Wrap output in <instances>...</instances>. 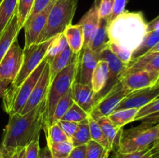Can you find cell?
<instances>
[{
  "label": "cell",
  "mask_w": 159,
  "mask_h": 158,
  "mask_svg": "<svg viewBox=\"0 0 159 158\" xmlns=\"http://www.w3.org/2000/svg\"><path fill=\"white\" fill-rule=\"evenodd\" d=\"M46 108L47 96L29 112L9 116L1 143V149L5 153L24 148L40 134L43 126Z\"/></svg>",
  "instance_id": "1"
},
{
  "label": "cell",
  "mask_w": 159,
  "mask_h": 158,
  "mask_svg": "<svg viewBox=\"0 0 159 158\" xmlns=\"http://www.w3.org/2000/svg\"><path fill=\"white\" fill-rule=\"evenodd\" d=\"M148 32V23L141 12L125 10L108 23L110 42L133 54Z\"/></svg>",
  "instance_id": "2"
},
{
  "label": "cell",
  "mask_w": 159,
  "mask_h": 158,
  "mask_svg": "<svg viewBox=\"0 0 159 158\" xmlns=\"http://www.w3.org/2000/svg\"><path fill=\"white\" fill-rule=\"evenodd\" d=\"M79 55L73 63L64 68L55 76L50 85L47 94V108L43 126L44 133L51 126V119L57 102L71 89L73 83L75 81L79 68Z\"/></svg>",
  "instance_id": "3"
},
{
  "label": "cell",
  "mask_w": 159,
  "mask_h": 158,
  "mask_svg": "<svg viewBox=\"0 0 159 158\" xmlns=\"http://www.w3.org/2000/svg\"><path fill=\"white\" fill-rule=\"evenodd\" d=\"M77 6L78 0H56L37 43H43L62 33L71 25Z\"/></svg>",
  "instance_id": "4"
},
{
  "label": "cell",
  "mask_w": 159,
  "mask_h": 158,
  "mask_svg": "<svg viewBox=\"0 0 159 158\" xmlns=\"http://www.w3.org/2000/svg\"><path fill=\"white\" fill-rule=\"evenodd\" d=\"M159 138V123L144 121L135 128L123 130L117 153H130L151 147Z\"/></svg>",
  "instance_id": "5"
},
{
  "label": "cell",
  "mask_w": 159,
  "mask_h": 158,
  "mask_svg": "<svg viewBox=\"0 0 159 158\" xmlns=\"http://www.w3.org/2000/svg\"><path fill=\"white\" fill-rule=\"evenodd\" d=\"M48 60L49 59L48 57H45L32 74L20 86L16 88H9L8 87L2 97L3 108L7 114L11 116L18 113L23 108L38 81Z\"/></svg>",
  "instance_id": "6"
},
{
  "label": "cell",
  "mask_w": 159,
  "mask_h": 158,
  "mask_svg": "<svg viewBox=\"0 0 159 158\" xmlns=\"http://www.w3.org/2000/svg\"><path fill=\"white\" fill-rule=\"evenodd\" d=\"M53 39L54 38L50 39L43 43H36L28 48L23 49V64L15 80L9 85V88H16L19 87L32 74L33 71L46 57L47 53Z\"/></svg>",
  "instance_id": "7"
},
{
  "label": "cell",
  "mask_w": 159,
  "mask_h": 158,
  "mask_svg": "<svg viewBox=\"0 0 159 158\" xmlns=\"http://www.w3.org/2000/svg\"><path fill=\"white\" fill-rule=\"evenodd\" d=\"M127 94H128L126 92L120 81L118 80L108 92L96 101L95 105L89 113V116L95 121H97L104 116L107 117L116 109L120 102Z\"/></svg>",
  "instance_id": "8"
},
{
  "label": "cell",
  "mask_w": 159,
  "mask_h": 158,
  "mask_svg": "<svg viewBox=\"0 0 159 158\" xmlns=\"http://www.w3.org/2000/svg\"><path fill=\"white\" fill-rule=\"evenodd\" d=\"M23 49L16 40L0 61V81L11 85L23 64Z\"/></svg>",
  "instance_id": "9"
},
{
  "label": "cell",
  "mask_w": 159,
  "mask_h": 158,
  "mask_svg": "<svg viewBox=\"0 0 159 158\" xmlns=\"http://www.w3.org/2000/svg\"><path fill=\"white\" fill-rule=\"evenodd\" d=\"M159 73L156 71L138 70V71L124 72L120 77L123 88L127 94L137 90L143 89L156 85Z\"/></svg>",
  "instance_id": "10"
},
{
  "label": "cell",
  "mask_w": 159,
  "mask_h": 158,
  "mask_svg": "<svg viewBox=\"0 0 159 158\" xmlns=\"http://www.w3.org/2000/svg\"><path fill=\"white\" fill-rule=\"evenodd\" d=\"M158 97L159 85H155L148 88L137 90L127 94L114 111L124 108L140 109Z\"/></svg>",
  "instance_id": "11"
},
{
  "label": "cell",
  "mask_w": 159,
  "mask_h": 158,
  "mask_svg": "<svg viewBox=\"0 0 159 158\" xmlns=\"http://www.w3.org/2000/svg\"><path fill=\"white\" fill-rule=\"evenodd\" d=\"M51 85V76H50V60L45 65V68L33 89L27 102L20 111V115H24L35 108L44 99L48 94Z\"/></svg>",
  "instance_id": "12"
},
{
  "label": "cell",
  "mask_w": 159,
  "mask_h": 158,
  "mask_svg": "<svg viewBox=\"0 0 159 158\" xmlns=\"http://www.w3.org/2000/svg\"><path fill=\"white\" fill-rule=\"evenodd\" d=\"M55 1L56 0H54L43 10L26 22L23 26L25 31V46L23 49L28 48L31 45L37 43L39 35L45 26L50 11L54 6Z\"/></svg>",
  "instance_id": "13"
},
{
  "label": "cell",
  "mask_w": 159,
  "mask_h": 158,
  "mask_svg": "<svg viewBox=\"0 0 159 158\" xmlns=\"http://www.w3.org/2000/svg\"><path fill=\"white\" fill-rule=\"evenodd\" d=\"M99 60H103L107 61L109 68V77L105 88L101 92L96 94L97 100L110 91V88L118 81L120 75L127 68V64L121 62L108 48L105 49L99 54Z\"/></svg>",
  "instance_id": "14"
},
{
  "label": "cell",
  "mask_w": 159,
  "mask_h": 158,
  "mask_svg": "<svg viewBox=\"0 0 159 158\" xmlns=\"http://www.w3.org/2000/svg\"><path fill=\"white\" fill-rule=\"evenodd\" d=\"M99 58L89 47H83L79 55V64L75 81L91 87L93 71Z\"/></svg>",
  "instance_id": "15"
},
{
  "label": "cell",
  "mask_w": 159,
  "mask_h": 158,
  "mask_svg": "<svg viewBox=\"0 0 159 158\" xmlns=\"http://www.w3.org/2000/svg\"><path fill=\"white\" fill-rule=\"evenodd\" d=\"M71 90L74 103L89 114L97 101L96 93L90 86L82 85L77 81L73 83Z\"/></svg>",
  "instance_id": "16"
},
{
  "label": "cell",
  "mask_w": 159,
  "mask_h": 158,
  "mask_svg": "<svg viewBox=\"0 0 159 158\" xmlns=\"http://www.w3.org/2000/svg\"><path fill=\"white\" fill-rule=\"evenodd\" d=\"M99 15L98 12V6L93 4L92 7L88 12L82 16L78 24L81 25L83 30L84 35V46L83 47L88 46L89 43L91 42L97 31L99 24Z\"/></svg>",
  "instance_id": "17"
},
{
  "label": "cell",
  "mask_w": 159,
  "mask_h": 158,
  "mask_svg": "<svg viewBox=\"0 0 159 158\" xmlns=\"http://www.w3.org/2000/svg\"><path fill=\"white\" fill-rule=\"evenodd\" d=\"M21 29L22 28L20 27L19 23L17 13L16 12L6 27L5 28L2 35L0 36V61L8 50L10 48L11 45L16 40H17L18 34Z\"/></svg>",
  "instance_id": "18"
},
{
  "label": "cell",
  "mask_w": 159,
  "mask_h": 158,
  "mask_svg": "<svg viewBox=\"0 0 159 158\" xmlns=\"http://www.w3.org/2000/svg\"><path fill=\"white\" fill-rule=\"evenodd\" d=\"M138 70H146L159 73V52H148L138 58L130 60L124 72Z\"/></svg>",
  "instance_id": "19"
},
{
  "label": "cell",
  "mask_w": 159,
  "mask_h": 158,
  "mask_svg": "<svg viewBox=\"0 0 159 158\" xmlns=\"http://www.w3.org/2000/svg\"><path fill=\"white\" fill-rule=\"evenodd\" d=\"M109 42L108 21L106 19H100L97 31L86 47L89 48L99 58V54L105 49H107Z\"/></svg>",
  "instance_id": "20"
},
{
  "label": "cell",
  "mask_w": 159,
  "mask_h": 158,
  "mask_svg": "<svg viewBox=\"0 0 159 158\" xmlns=\"http://www.w3.org/2000/svg\"><path fill=\"white\" fill-rule=\"evenodd\" d=\"M79 54H73L72 51L67 46L61 53L56 55L50 60V76H51V84L53 81L55 76L60 72L61 71L71 64L75 61L79 57Z\"/></svg>",
  "instance_id": "21"
},
{
  "label": "cell",
  "mask_w": 159,
  "mask_h": 158,
  "mask_svg": "<svg viewBox=\"0 0 159 158\" xmlns=\"http://www.w3.org/2000/svg\"><path fill=\"white\" fill-rule=\"evenodd\" d=\"M96 122L100 126L101 129L103 132L107 139H108L112 151L117 152L121 135H122L123 130H124L123 128H120V127L113 125L107 116L100 118Z\"/></svg>",
  "instance_id": "22"
},
{
  "label": "cell",
  "mask_w": 159,
  "mask_h": 158,
  "mask_svg": "<svg viewBox=\"0 0 159 158\" xmlns=\"http://www.w3.org/2000/svg\"><path fill=\"white\" fill-rule=\"evenodd\" d=\"M69 48L73 54H79L84 46V35L81 25H70L63 32Z\"/></svg>",
  "instance_id": "23"
},
{
  "label": "cell",
  "mask_w": 159,
  "mask_h": 158,
  "mask_svg": "<svg viewBox=\"0 0 159 158\" xmlns=\"http://www.w3.org/2000/svg\"><path fill=\"white\" fill-rule=\"evenodd\" d=\"M109 77V68L107 61L98 60L93 71L91 81V88L96 94L102 91L107 85Z\"/></svg>",
  "instance_id": "24"
},
{
  "label": "cell",
  "mask_w": 159,
  "mask_h": 158,
  "mask_svg": "<svg viewBox=\"0 0 159 158\" xmlns=\"http://www.w3.org/2000/svg\"><path fill=\"white\" fill-rule=\"evenodd\" d=\"M138 120H145L152 124L159 122V97L138 110L134 122Z\"/></svg>",
  "instance_id": "25"
},
{
  "label": "cell",
  "mask_w": 159,
  "mask_h": 158,
  "mask_svg": "<svg viewBox=\"0 0 159 158\" xmlns=\"http://www.w3.org/2000/svg\"><path fill=\"white\" fill-rule=\"evenodd\" d=\"M159 43V29L148 31L146 33L142 43L132 54L131 60L147 54Z\"/></svg>",
  "instance_id": "26"
},
{
  "label": "cell",
  "mask_w": 159,
  "mask_h": 158,
  "mask_svg": "<svg viewBox=\"0 0 159 158\" xmlns=\"http://www.w3.org/2000/svg\"><path fill=\"white\" fill-rule=\"evenodd\" d=\"M138 108H124L113 111L107 117L116 126L123 128L125 125L134 122L138 112Z\"/></svg>",
  "instance_id": "27"
},
{
  "label": "cell",
  "mask_w": 159,
  "mask_h": 158,
  "mask_svg": "<svg viewBox=\"0 0 159 158\" xmlns=\"http://www.w3.org/2000/svg\"><path fill=\"white\" fill-rule=\"evenodd\" d=\"M19 0H3L0 3V36L16 12Z\"/></svg>",
  "instance_id": "28"
},
{
  "label": "cell",
  "mask_w": 159,
  "mask_h": 158,
  "mask_svg": "<svg viewBox=\"0 0 159 158\" xmlns=\"http://www.w3.org/2000/svg\"><path fill=\"white\" fill-rule=\"evenodd\" d=\"M91 139L89 121L87 119L78 123L77 129L71 137V142L73 147H75L79 146L86 145Z\"/></svg>",
  "instance_id": "29"
},
{
  "label": "cell",
  "mask_w": 159,
  "mask_h": 158,
  "mask_svg": "<svg viewBox=\"0 0 159 158\" xmlns=\"http://www.w3.org/2000/svg\"><path fill=\"white\" fill-rule=\"evenodd\" d=\"M73 104H74V101H73L72 94H71V90L70 89L57 102L54 114H53L52 119H51V125L54 123H57Z\"/></svg>",
  "instance_id": "30"
},
{
  "label": "cell",
  "mask_w": 159,
  "mask_h": 158,
  "mask_svg": "<svg viewBox=\"0 0 159 158\" xmlns=\"http://www.w3.org/2000/svg\"><path fill=\"white\" fill-rule=\"evenodd\" d=\"M88 121L92 140H94L95 142L98 143L101 146H102L106 150H110V151L112 152L110 143L108 142V139H107L106 136L104 135L103 132L102 131L97 122L92 119L91 117H89V116L88 118Z\"/></svg>",
  "instance_id": "31"
},
{
  "label": "cell",
  "mask_w": 159,
  "mask_h": 158,
  "mask_svg": "<svg viewBox=\"0 0 159 158\" xmlns=\"http://www.w3.org/2000/svg\"><path fill=\"white\" fill-rule=\"evenodd\" d=\"M47 145L49 147L53 156L57 158H68L74 148L72 143L69 140Z\"/></svg>",
  "instance_id": "32"
},
{
  "label": "cell",
  "mask_w": 159,
  "mask_h": 158,
  "mask_svg": "<svg viewBox=\"0 0 159 158\" xmlns=\"http://www.w3.org/2000/svg\"><path fill=\"white\" fill-rule=\"evenodd\" d=\"M44 133L47 139V144L56 143L69 140L58 123L51 125Z\"/></svg>",
  "instance_id": "33"
},
{
  "label": "cell",
  "mask_w": 159,
  "mask_h": 158,
  "mask_svg": "<svg viewBox=\"0 0 159 158\" xmlns=\"http://www.w3.org/2000/svg\"><path fill=\"white\" fill-rule=\"evenodd\" d=\"M68 46V42H67V40L63 33L58 34L53 39L52 42H51V45L49 46V49L48 50V53H47L46 57L51 60L53 57H55L56 55L61 53Z\"/></svg>",
  "instance_id": "34"
},
{
  "label": "cell",
  "mask_w": 159,
  "mask_h": 158,
  "mask_svg": "<svg viewBox=\"0 0 159 158\" xmlns=\"http://www.w3.org/2000/svg\"><path fill=\"white\" fill-rule=\"evenodd\" d=\"M89 118V114L86 112L84 111L82 108L76 105L75 103L73 104L69 109L66 112L63 117L61 118V120L63 121H68V122H76L79 123L82 121L85 120Z\"/></svg>",
  "instance_id": "35"
},
{
  "label": "cell",
  "mask_w": 159,
  "mask_h": 158,
  "mask_svg": "<svg viewBox=\"0 0 159 158\" xmlns=\"http://www.w3.org/2000/svg\"><path fill=\"white\" fill-rule=\"evenodd\" d=\"M35 0H19L16 8L19 23L21 28H23L30 13Z\"/></svg>",
  "instance_id": "36"
},
{
  "label": "cell",
  "mask_w": 159,
  "mask_h": 158,
  "mask_svg": "<svg viewBox=\"0 0 159 158\" xmlns=\"http://www.w3.org/2000/svg\"><path fill=\"white\" fill-rule=\"evenodd\" d=\"M111 151L94 140H90L86 144V158H107Z\"/></svg>",
  "instance_id": "37"
},
{
  "label": "cell",
  "mask_w": 159,
  "mask_h": 158,
  "mask_svg": "<svg viewBox=\"0 0 159 158\" xmlns=\"http://www.w3.org/2000/svg\"><path fill=\"white\" fill-rule=\"evenodd\" d=\"M107 48H108V49L110 50L111 51V52L113 53V54H114L121 62H123V63L127 65L130 63V60H131V53L122 49V48L116 46V45L114 44L113 43L109 42Z\"/></svg>",
  "instance_id": "38"
},
{
  "label": "cell",
  "mask_w": 159,
  "mask_h": 158,
  "mask_svg": "<svg viewBox=\"0 0 159 158\" xmlns=\"http://www.w3.org/2000/svg\"><path fill=\"white\" fill-rule=\"evenodd\" d=\"M114 6V0H100L98 5V12L100 19L108 20L111 15Z\"/></svg>",
  "instance_id": "39"
},
{
  "label": "cell",
  "mask_w": 159,
  "mask_h": 158,
  "mask_svg": "<svg viewBox=\"0 0 159 158\" xmlns=\"http://www.w3.org/2000/svg\"><path fill=\"white\" fill-rule=\"evenodd\" d=\"M40 134L36 136V137L25 147L26 151V158H38L40 153Z\"/></svg>",
  "instance_id": "40"
},
{
  "label": "cell",
  "mask_w": 159,
  "mask_h": 158,
  "mask_svg": "<svg viewBox=\"0 0 159 158\" xmlns=\"http://www.w3.org/2000/svg\"><path fill=\"white\" fill-rule=\"evenodd\" d=\"M119 158H153V153L151 150V147L140 150L138 152H134L130 153H118Z\"/></svg>",
  "instance_id": "41"
},
{
  "label": "cell",
  "mask_w": 159,
  "mask_h": 158,
  "mask_svg": "<svg viewBox=\"0 0 159 158\" xmlns=\"http://www.w3.org/2000/svg\"><path fill=\"white\" fill-rule=\"evenodd\" d=\"M57 123H58V125H60L61 128L62 129V130H63L64 133H65V135H66L67 137L68 138V139L71 141V137L73 136L76 129H77L78 123H76V122H68V121H63V120H60Z\"/></svg>",
  "instance_id": "42"
},
{
  "label": "cell",
  "mask_w": 159,
  "mask_h": 158,
  "mask_svg": "<svg viewBox=\"0 0 159 158\" xmlns=\"http://www.w3.org/2000/svg\"><path fill=\"white\" fill-rule=\"evenodd\" d=\"M128 0H114V6H113V12H112L111 15L108 19V23L111 22L112 20H114L116 16L124 12L125 11L126 6Z\"/></svg>",
  "instance_id": "43"
},
{
  "label": "cell",
  "mask_w": 159,
  "mask_h": 158,
  "mask_svg": "<svg viewBox=\"0 0 159 158\" xmlns=\"http://www.w3.org/2000/svg\"><path fill=\"white\" fill-rule=\"evenodd\" d=\"M53 1L54 0H35L34 3V6L32 8V10H31L30 13V15L28 17L26 22L30 20L31 18H33L35 15H37V13H39L42 10H43Z\"/></svg>",
  "instance_id": "44"
},
{
  "label": "cell",
  "mask_w": 159,
  "mask_h": 158,
  "mask_svg": "<svg viewBox=\"0 0 159 158\" xmlns=\"http://www.w3.org/2000/svg\"><path fill=\"white\" fill-rule=\"evenodd\" d=\"M71 158H86V145L79 146L73 148L71 154Z\"/></svg>",
  "instance_id": "45"
},
{
  "label": "cell",
  "mask_w": 159,
  "mask_h": 158,
  "mask_svg": "<svg viewBox=\"0 0 159 158\" xmlns=\"http://www.w3.org/2000/svg\"><path fill=\"white\" fill-rule=\"evenodd\" d=\"M38 158H53L52 153L48 145L43 149H40Z\"/></svg>",
  "instance_id": "46"
},
{
  "label": "cell",
  "mask_w": 159,
  "mask_h": 158,
  "mask_svg": "<svg viewBox=\"0 0 159 158\" xmlns=\"http://www.w3.org/2000/svg\"><path fill=\"white\" fill-rule=\"evenodd\" d=\"M159 29V15L148 23V32L152 30H156Z\"/></svg>",
  "instance_id": "47"
},
{
  "label": "cell",
  "mask_w": 159,
  "mask_h": 158,
  "mask_svg": "<svg viewBox=\"0 0 159 158\" xmlns=\"http://www.w3.org/2000/svg\"><path fill=\"white\" fill-rule=\"evenodd\" d=\"M151 150L153 153V156L157 154H159V138L151 146Z\"/></svg>",
  "instance_id": "48"
},
{
  "label": "cell",
  "mask_w": 159,
  "mask_h": 158,
  "mask_svg": "<svg viewBox=\"0 0 159 158\" xmlns=\"http://www.w3.org/2000/svg\"><path fill=\"white\" fill-rule=\"evenodd\" d=\"M9 86V85H8V84H6V83H5V82L1 81H0V98L3 97L5 92H6V91L7 90L8 87Z\"/></svg>",
  "instance_id": "49"
},
{
  "label": "cell",
  "mask_w": 159,
  "mask_h": 158,
  "mask_svg": "<svg viewBox=\"0 0 159 158\" xmlns=\"http://www.w3.org/2000/svg\"><path fill=\"white\" fill-rule=\"evenodd\" d=\"M18 151L19 150L11 152V153H6L7 154V158H18Z\"/></svg>",
  "instance_id": "50"
},
{
  "label": "cell",
  "mask_w": 159,
  "mask_h": 158,
  "mask_svg": "<svg viewBox=\"0 0 159 158\" xmlns=\"http://www.w3.org/2000/svg\"><path fill=\"white\" fill-rule=\"evenodd\" d=\"M18 158H26V151H25V147L19 150L18 151Z\"/></svg>",
  "instance_id": "51"
},
{
  "label": "cell",
  "mask_w": 159,
  "mask_h": 158,
  "mask_svg": "<svg viewBox=\"0 0 159 158\" xmlns=\"http://www.w3.org/2000/svg\"><path fill=\"white\" fill-rule=\"evenodd\" d=\"M107 158H119L118 157V153L117 152H113L112 151L110 154L107 156Z\"/></svg>",
  "instance_id": "52"
},
{
  "label": "cell",
  "mask_w": 159,
  "mask_h": 158,
  "mask_svg": "<svg viewBox=\"0 0 159 158\" xmlns=\"http://www.w3.org/2000/svg\"><path fill=\"white\" fill-rule=\"evenodd\" d=\"M148 52H159V43L156 45V46H154V47L152 48L150 51H148Z\"/></svg>",
  "instance_id": "53"
},
{
  "label": "cell",
  "mask_w": 159,
  "mask_h": 158,
  "mask_svg": "<svg viewBox=\"0 0 159 158\" xmlns=\"http://www.w3.org/2000/svg\"><path fill=\"white\" fill-rule=\"evenodd\" d=\"M4 155H5L4 152H3V150L0 148V158H2L3 156H4Z\"/></svg>",
  "instance_id": "54"
},
{
  "label": "cell",
  "mask_w": 159,
  "mask_h": 158,
  "mask_svg": "<svg viewBox=\"0 0 159 158\" xmlns=\"http://www.w3.org/2000/svg\"><path fill=\"white\" fill-rule=\"evenodd\" d=\"M99 2H100V0H95L94 2H93V4H95V5H96V6H98V5H99Z\"/></svg>",
  "instance_id": "55"
},
{
  "label": "cell",
  "mask_w": 159,
  "mask_h": 158,
  "mask_svg": "<svg viewBox=\"0 0 159 158\" xmlns=\"http://www.w3.org/2000/svg\"><path fill=\"white\" fill-rule=\"evenodd\" d=\"M153 158H159V154H157L155 155V156H154Z\"/></svg>",
  "instance_id": "56"
},
{
  "label": "cell",
  "mask_w": 159,
  "mask_h": 158,
  "mask_svg": "<svg viewBox=\"0 0 159 158\" xmlns=\"http://www.w3.org/2000/svg\"><path fill=\"white\" fill-rule=\"evenodd\" d=\"M156 85H159V77H158V81H157V82H156Z\"/></svg>",
  "instance_id": "57"
},
{
  "label": "cell",
  "mask_w": 159,
  "mask_h": 158,
  "mask_svg": "<svg viewBox=\"0 0 159 158\" xmlns=\"http://www.w3.org/2000/svg\"><path fill=\"white\" fill-rule=\"evenodd\" d=\"M2 158H7V154H6V153H5V155H4V156H3Z\"/></svg>",
  "instance_id": "58"
},
{
  "label": "cell",
  "mask_w": 159,
  "mask_h": 158,
  "mask_svg": "<svg viewBox=\"0 0 159 158\" xmlns=\"http://www.w3.org/2000/svg\"><path fill=\"white\" fill-rule=\"evenodd\" d=\"M2 1H3V0H0V3H1Z\"/></svg>",
  "instance_id": "59"
},
{
  "label": "cell",
  "mask_w": 159,
  "mask_h": 158,
  "mask_svg": "<svg viewBox=\"0 0 159 158\" xmlns=\"http://www.w3.org/2000/svg\"><path fill=\"white\" fill-rule=\"evenodd\" d=\"M53 158H57V157H54V156H53Z\"/></svg>",
  "instance_id": "60"
},
{
  "label": "cell",
  "mask_w": 159,
  "mask_h": 158,
  "mask_svg": "<svg viewBox=\"0 0 159 158\" xmlns=\"http://www.w3.org/2000/svg\"><path fill=\"white\" fill-rule=\"evenodd\" d=\"M68 158H71V157H70V156H68Z\"/></svg>",
  "instance_id": "61"
}]
</instances>
